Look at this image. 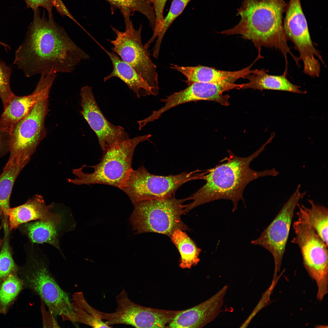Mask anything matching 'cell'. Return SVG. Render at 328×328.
<instances>
[{
    "mask_svg": "<svg viewBox=\"0 0 328 328\" xmlns=\"http://www.w3.org/2000/svg\"><path fill=\"white\" fill-rule=\"evenodd\" d=\"M25 39L16 51L14 63L29 77L38 74L72 72L89 56L71 39L53 18L41 17L39 9Z\"/></svg>",
    "mask_w": 328,
    "mask_h": 328,
    "instance_id": "6da1fadb",
    "label": "cell"
},
{
    "mask_svg": "<svg viewBox=\"0 0 328 328\" xmlns=\"http://www.w3.org/2000/svg\"><path fill=\"white\" fill-rule=\"evenodd\" d=\"M270 143L269 140L250 155L241 157L229 151L227 161L206 170L203 179L206 183L191 196L193 201L186 205L184 211L187 213L203 204L220 199L230 200L233 205L232 211L237 210L239 201L244 202L243 193L251 181L267 176H276L279 174L275 168L257 171L252 169L250 164Z\"/></svg>",
    "mask_w": 328,
    "mask_h": 328,
    "instance_id": "7a4b0ae2",
    "label": "cell"
},
{
    "mask_svg": "<svg viewBox=\"0 0 328 328\" xmlns=\"http://www.w3.org/2000/svg\"><path fill=\"white\" fill-rule=\"evenodd\" d=\"M287 4L283 0H243L237 9L241 19L232 28L220 33L239 34L251 40L261 55V47L274 48L282 54L285 62L287 54L295 56L290 50L283 26V14Z\"/></svg>",
    "mask_w": 328,
    "mask_h": 328,
    "instance_id": "3957f363",
    "label": "cell"
},
{
    "mask_svg": "<svg viewBox=\"0 0 328 328\" xmlns=\"http://www.w3.org/2000/svg\"><path fill=\"white\" fill-rule=\"evenodd\" d=\"M26 261L19 267L18 275L24 289L38 295L46 305L53 318L59 316L63 321L75 323L71 301L51 272L46 255L37 244L29 242L25 246Z\"/></svg>",
    "mask_w": 328,
    "mask_h": 328,
    "instance_id": "277c9868",
    "label": "cell"
},
{
    "mask_svg": "<svg viewBox=\"0 0 328 328\" xmlns=\"http://www.w3.org/2000/svg\"><path fill=\"white\" fill-rule=\"evenodd\" d=\"M151 137V135L147 134L114 144L103 151L98 163L89 166L94 169L92 173H85L83 167L74 169L72 173L76 177L67 179L68 182L77 185L104 184L120 189L132 169V159L136 147Z\"/></svg>",
    "mask_w": 328,
    "mask_h": 328,
    "instance_id": "5b68a950",
    "label": "cell"
},
{
    "mask_svg": "<svg viewBox=\"0 0 328 328\" xmlns=\"http://www.w3.org/2000/svg\"><path fill=\"white\" fill-rule=\"evenodd\" d=\"M192 199L191 196L178 199L173 196L136 203L129 219L132 229L136 234L154 232L169 237L176 229L188 230L181 216L184 214L185 205L183 203Z\"/></svg>",
    "mask_w": 328,
    "mask_h": 328,
    "instance_id": "8992f818",
    "label": "cell"
},
{
    "mask_svg": "<svg viewBox=\"0 0 328 328\" xmlns=\"http://www.w3.org/2000/svg\"><path fill=\"white\" fill-rule=\"evenodd\" d=\"M196 170L176 175L160 176L149 172L143 166L133 169L120 189L135 204L139 201L166 198L174 196L178 188L191 180L202 179V173Z\"/></svg>",
    "mask_w": 328,
    "mask_h": 328,
    "instance_id": "52a82bcc",
    "label": "cell"
},
{
    "mask_svg": "<svg viewBox=\"0 0 328 328\" xmlns=\"http://www.w3.org/2000/svg\"><path fill=\"white\" fill-rule=\"evenodd\" d=\"M295 236L292 243L299 247L304 268L316 283L317 299L323 300L328 293V245L307 222L298 220L294 222Z\"/></svg>",
    "mask_w": 328,
    "mask_h": 328,
    "instance_id": "ba28073f",
    "label": "cell"
},
{
    "mask_svg": "<svg viewBox=\"0 0 328 328\" xmlns=\"http://www.w3.org/2000/svg\"><path fill=\"white\" fill-rule=\"evenodd\" d=\"M123 16L125 26L124 32L112 27L116 37L114 40H108L113 45L111 50L132 66L158 94L159 88L157 67L151 59L148 48L142 44V25L136 30L130 15Z\"/></svg>",
    "mask_w": 328,
    "mask_h": 328,
    "instance_id": "9c48e42d",
    "label": "cell"
},
{
    "mask_svg": "<svg viewBox=\"0 0 328 328\" xmlns=\"http://www.w3.org/2000/svg\"><path fill=\"white\" fill-rule=\"evenodd\" d=\"M115 311L106 313L95 309V317L110 326L124 324L136 328H164L179 311L162 310L145 307L130 300L124 290L116 296Z\"/></svg>",
    "mask_w": 328,
    "mask_h": 328,
    "instance_id": "30bf717a",
    "label": "cell"
},
{
    "mask_svg": "<svg viewBox=\"0 0 328 328\" xmlns=\"http://www.w3.org/2000/svg\"><path fill=\"white\" fill-rule=\"evenodd\" d=\"M48 106V97L41 99L13 126L10 132L9 158L19 157L30 160L46 136L44 122Z\"/></svg>",
    "mask_w": 328,
    "mask_h": 328,
    "instance_id": "8fae6325",
    "label": "cell"
},
{
    "mask_svg": "<svg viewBox=\"0 0 328 328\" xmlns=\"http://www.w3.org/2000/svg\"><path fill=\"white\" fill-rule=\"evenodd\" d=\"M285 12L284 30L287 40L293 43L299 53L298 58L303 62L304 73L308 75L317 73L320 65L316 57L323 64L324 63L320 52L313 45L300 0H289Z\"/></svg>",
    "mask_w": 328,
    "mask_h": 328,
    "instance_id": "7c38bea8",
    "label": "cell"
},
{
    "mask_svg": "<svg viewBox=\"0 0 328 328\" xmlns=\"http://www.w3.org/2000/svg\"><path fill=\"white\" fill-rule=\"evenodd\" d=\"M300 186V184L298 185L294 193L259 237L251 242L252 244L264 248L272 255L274 262L273 279L278 277L280 272L294 210L306 193L301 192Z\"/></svg>",
    "mask_w": 328,
    "mask_h": 328,
    "instance_id": "4fadbf2b",
    "label": "cell"
},
{
    "mask_svg": "<svg viewBox=\"0 0 328 328\" xmlns=\"http://www.w3.org/2000/svg\"><path fill=\"white\" fill-rule=\"evenodd\" d=\"M80 96L81 113L96 135L103 151L118 142L129 138L123 127L112 125L104 115L97 103L91 87L88 85L83 87L80 90Z\"/></svg>",
    "mask_w": 328,
    "mask_h": 328,
    "instance_id": "5bb4252c",
    "label": "cell"
},
{
    "mask_svg": "<svg viewBox=\"0 0 328 328\" xmlns=\"http://www.w3.org/2000/svg\"><path fill=\"white\" fill-rule=\"evenodd\" d=\"M239 84L235 83H215L195 82L185 89L175 92L165 99H161L165 103L160 109L152 113L153 118L158 119L169 110L180 104L192 101L206 100L214 101L221 105H229L228 95H223L225 91L237 89Z\"/></svg>",
    "mask_w": 328,
    "mask_h": 328,
    "instance_id": "9a60e30c",
    "label": "cell"
},
{
    "mask_svg": "<svg viewBox=\"0 0 328 328\" xmlns=\"http://www.w3.org/2000/svg\"><path fill=\"white\" fill-rule=\"evenodd\" d=\"M71 214L68 209L60 208L54 203L46 205L41 195L36 194L23 204L9 209L7 215L9 230L15 229L22 224L35 220L59 222Z\"/></svg>",
    "mask_w": 328,
    "mask_h": 328,
    "instance_id": "2e32d148",
    "label": "cell"
},
{
    "mask_svg": "<svg viewBox=\"0 0 328 328\" xmlns=\"http://www.w3.org/2000/svg\"><path fill=\"white\" fill-rule=\"evenodd\" d=\"M56 77L54 73L41 74L35 89L31 94L22 96L14 94L3 108L0 118L2 127L10 132L13 126L28 114L37 102L49 97Z\"/></svg>",
    "mask_w": 328,
    "mask_h": 328,
    "instance_id": "e0dca14e",
    "label": "cell"
},
{
    "mask_svg": "<svg viewBox=\"0 0 328 328\" xmlns=\"http://www.w3.org/2000/svg\"><path fill=\"white\" fill-rule=\"evenodd\" d=\"M228 288L225 285L206 301L189 309L179 311L167 327L193 328L205 326L219 315Z\"/></svg>",
    "mask_w": 328,
    "mask_h": 328,
    "instance_id": "ac0fdd59",
    "label": "cell"
},
{
    "mask_svg": "<svg viewBox=\"0 0 328 328\" xmlns=\"http://www.w3.org/2000/svg\"><path fill=\"white\" fill-rule=\"evenodd\" d=\"M76 224L73 215L58 223L32 221L20 225V229L29 242L37 244H49L64 256L60 247V238L65 234L73 231Z\"/></svg>",
    "mask_w": 328,
    "mask_h": 328,
    "instance_id": "d6986e66",
    "label": "cell"
},
{
    "mask_svg": "<svg viewBox=\"0 0 328 328\" xmlns=\"http://www.w3.org/2000/svg\"><path fill=\"white\" fill-rule=\"evenodd\" d=\"M239 70L230 71H223L206 66L199 65L195 67L183 66L172 64L170 68L180 73L192 83L199 82L215 83L234 84L238 79L245 78L251 73V67Z\"/></svg>",
    "mask_w": 328,
    "mask_h": 328,
    "instance_id": "ffe728a7",
    "label": "cell"
},
{
    "mask_svg": "<svg viewBox=\"0 0 328 328\" xmlns=\"http://www.w3.org/2000/svg\"><path fill=\"white\" fill-rule=\"evenodd\" d=\"M99 45L109 57L113 67L111 72L104 78V81L114 77H118L123 81L138 97L142 96L157 95L132 66L121 60L114 52H109L100 45Z\"/></svg>",
    "mask_w": 328,
    "mask_h": 328,
    "instance_id": "44dd1931",
    "label": "cell"
},
{
    "mask_svg": "<svg viewBox=\"0 0 328 328\" xmlns=\"http://www.w3.org/2000/svg\"><path fill=\"white\" fill-rule=\"evenodd\" d=\"M268 71L264 69L253 70L247 75L245 78L248 82L242 84V89L251 88L260 90H271L287 91L303 94L306 91L301 90L299 86L290 82L287 78L286 73L282 75H273L268 74Z\"/></svg>",
    "mask_w": 328,
    "mask_h": 328,
    "instance_id": "7402d4cb",
    "label": "cell"
},
{
    "mask_svg": "<svg viewBox=\"0 0 328 328\" xmlns=\"http://www.w3.org/2000/svg\"><path fill=\"white\" fill-rule=\"evenodd\" d=\"M29 161L19 157L9 158L0 175V215L7 221L11 195L19 174Z\"/></svg>",
    "mask_w": 328,
    "mask_h": 328,
    "instance_id": "603a6c76",
    "label": "cell"
},
{
    "mask_svg": "<svg viewBox=\"0 0 328 328\" xmlns=\"http://www.w3.org/2000/svg\"><path fill=\"white\" fill-rule=\"evenodd\" d=\"M311 207L307 208L298 203L299 211L296 213L298 220L308 223L321 239L328 244V209L316 204L311 200H308Z\"/></svg>",
    "mask_w": 328,
    "mask_h": 328,
    "instance_id": "cb8c5ba5",
    "label": "cell"
},
{
    "mask_svg": "<svg viewBox=\"0 0 328 328\" xmlns=\"http://www.w3.org/2000/svg\"><path fill=\"white\" fill-rule=\"evenodd\" d=\"M170 237L180 254V267L189 269L198 264L200 261L199 256L201 250L185 232L177 229Z\"/></svg>",
    "mask_w": 328,
    "mask_h": 328,
    "instance_id": "d4e9b609",
    "label": "cell"
},
{
    "mask_svg": "<svg viewBox=\"0 0 328 328\" xmlns=\"http://www.w3.org/2000/svg\"><path fill=\"white\" fill-rule=\"evenodd\" d=\"M110 4L112 10L119 9L123 15L136 11L148 19L151 28L154 29L156 17L153 7L148 0H104Z\"/></svg>",
    "mask_w": 328,
    "mask_h": 328,
    "instance_id": "484cf974",
    "label": "cell"
},
{
    "mask_svg": "<svg viewBox=\"0 0 328 328\" xmlns=\"http://www.w3.org/2000/svg\"><path fill=\"white\" fill-rule=\"evenodd\" d=\"M24 289L18 274L12 275L0 284V313L6 314Z\"/></svg>",
    "mask_w": 328,
    "mask_h": 328,
    "instance_id": "4316f807",
    "label": "cell"
},
{
    "mask_svg": "<svg viewBox=\"0 0 328 328\" xmlns=\"http://www.w3.org/2000/svg\"><path fill=\"white\" fill-rule=\"evenodd\" d=\"M3 226L5 235L0 250V284L10 275L18 274L19 268L14 260L10 249L9 226Z\"/></svg>",
    "mask_w": 328,
    "mask_h": 328,
    "instance_id": "83f0119b",
    "label": "cell"
},
{
    "mask_svg": "<svg viewBox=\"0 0 328 328\" xmlns=\"http://www.w3.org/2000/svg\"><path fill=\"white\" fill-rule=\"evenodd\" d=\"M191 0H173L169 12L164 18L160 25L159 32L153 49V56L158 57L162 39L167 30L174 20L183 12Z\"/></svg>",
    "mask_w": 328,
    "mask_h": 328,
    "instance_id": "f1b7e54d",
    "label": "cell"
},
{
    "mask_svg": "<svg viewBox=\"0 0 328 328\" xmlns=\"http://www.w3.org/2000/svg\"><path fill=\"white\" fill-rule=\"evenodd\" d=\"M71 301L76 323L87 325L93 328L111 327L103 320L93 316L75 300L71 299Z\"/></svg>",
    "mask_w": 328,
    "mask_h": 328,
    "instance_id": "f546056e",
    "label": "cell"
},
{
    "mask_svg": "<svg viewBox=\"0 0 328 328\" xmlns=\"http://www.w3.org/2000/svg\"><path fill=\"white\" fill-rule=\"evenodd\" d=\"M11 70L3 62L0 61V98L4 108L14 94L10 86Z\"/></svg>",
    "mask_w": 328,
    "mask_h": 328,
    "instance_id": "4dcf8cb0",
    "label": "cell"
},
{
    "mask_svg": "<svg viewBox=\"0 0 328 328\" xmlns=\"http://www.w3.org/2000/svg\"><path fill=\"white\" fill-rule=\"evenodd\" d=\"M153 5L156 23L153 31L158 33L159 30L161 22L164 18L163 11L167 0H148Z\"/></svg>",
    "mask_w": 328,
    "mask_h": 328,
    "instance_id": "1f68e13d",
    "label": "cell"
},
{
    "mask_svg": "<svg viewBox=\"0 0 328 328\" xmlns=\"http://www.w3.org/2000/svg\"><path fill=\"white\" fill-rule=\"evenodd\" d=\"M24 1L28 8H30L33 11L36 10L39 7H42L46 9L49 14V16L53 18L52 9L54 0H22Z\"/></svg>",
    "mask_w": 328,
    "mask_h": 328,
    "instance_id": "d6a6232c",
    "label": "cell"
},
{
    "mask_svg": "<svg viewBox=\"0 0 328 328\" xmlns=\"http://www.w3.org/2000/svg\"><path fill=\"white\" fill-rule=\"evenodd\" d=\"M10 133L0 123V159L9 152Z\"/></svg>",
    "mask_w": 328,
    "mask_h": 328,
    "instance_id": "836d02e7",
    "label": "cell"
},
{
    "mask_svg": "<svg viewBox=\"0 0 328 328\" xmlns=\"http://www.w3.org/2000/svg\"><path fill=\"white\" fill-rule=\"evenodd\" d=\"M53 7H55L58 12L62 16H67L81 27L70 12L62 0H54L53 3Z\"/></svg>",
    "mask_w": 328,
    "mask_h": 328,
    "instance_id": "e575fe53",
    "label": "cell"
},
{
    "mask_svg": "<svg viewBox=\"0 0 328 328\" xmlns=\"http://www.w3.org/2000/svg\"><path fill=\"white\" fill-rule=\"evenodd\" d=\"M0 44L2 45V46H3L4 47H5V48H8L9 49H10V46H9L8 45H7L5 43H3L2 42L0 41Z\"/></svg>",
    "mask_w": 328,
    "mask_h": 328,
    "instance_id": "d590c367",
    "label": "cell"
},
{
    "mask_svg": "<svg viewBox=\"0 0 328 328\" xmlns=\"http://www.w3.org/2000/svg\"><path fill=\"white\" fill-rule=\"evenodd\" d=\"M0 228H1L0 227V229H1ZM1 246H2V241H1V240L0 239V248H1Z\"/></svg>",
    "mask_w": 328,
    "mask_h": 328,
    "instance_id": "8d00e7d4",
    "label": "cell"
}]
</instances>
